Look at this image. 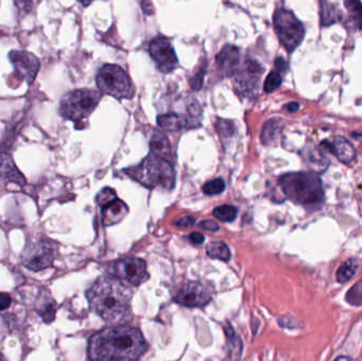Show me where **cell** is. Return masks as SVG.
Wrapping results in <instances>:
<instances>
[{"label":"cell","instance_id":"obj_1","mask_svg":"<svg viewBox=\"0 0 362 361\" xmlns=\"http://www.w3.org/2000/svg\"><path fill=\"white\" fill-rule=\"evenodd\" d=\"M146 350L148 343L137 329L110 326L91 337L88 357L90 361H137Z\"/></svg>","mask_w":362,"mask_h":361},{"label":"cell","instance_id":"obj_2","mask_svg":"<svg viewBox=\"0 0 362 361\" xmlns=\"http://www.w3.org/2000/svg\"><path fill=\"white\" fill-rule=\"evenodd\" d=\"M131 288L114 277L100 278L87 292L90 309L105 321L119 322L131 315Z\"/></svg>","mask_w":362,"mask_h":361},{"label":"cell","instance_id":"obj_3","mask_svg":"<svg viewBox=\"0 0 362 361\" xmlns=\"http://www.w3.org/2000/svg\"><path fill=\"white\" fill-rule=\"evenodd\" d=\"M279 182L287 199L298 205L314 210L319 209L325 201L322 182L314 172L285 174Z\"/></svg>","mask_w":362,"mask_h":361},{"label":"cell","instance_id":"obj_4","mask_svg":"<svg viewBox=\"0 0 362 361\" xmlns=\"http://www.w3.org/2000/svg\"><path fill=\"white\" fill-rule=\"evenodd\" d=\"M127 175L146 188L171 190L175 186V170L171 162L156 155H148L140 165L124 170Z\"/></svg>","mask_w":362,"mask_h":361},{"label":"cell","instance_id":"obj_5","mask_svg":"<svg viewBox=\"0 0 362 361\" xmlns=\"http://www.w3.org/2000/svg\"><path fill=\"white\" fill-rule=\"evenodd\" d=\"M102 93L93 89H78L68 93L59 104V114L68 120L87 118L101 101Z\"/></svg>","mask_w":362,"mask_h":361},{"label":"cell","instance_id":"obj_6","mask_svg":"<svg viewBox=\"0 0 362 361\" xmlns=\"http://www.w3.org/2000/svg\"><path fill=\"white\" fill-rule=\"evenodd\" d=\"M95 81L101 93L105 95L117 99H132L135 95V87L120 66L104 65L98 72Z\"/></svg>","mask_w":362,"mask_h":361},{"label":"cell","instance_id":"obj_7","mask_svg":"<svg viewBox=\"0 0 362 361\" xmlns=\"http://www.w3.org/2000/svg\"><path fill=\"white\" fill-rule=\"evenodd\" d=\"M274 30L281 44L289 53L293 52L303 42L305 29L303 23L291 11L279 8L274 16Z\"/></svg>","mask_w":362,"mask_h":361},{"label":"cell","instance_id":"obj_8","mask_svg":"<svg viewBox=\"0 0 362 361\" xmlns=\"http://www.w3.org/2000/svg\"><path fill=\"white\" fill-rule=\"evenodd\" d=\"M264 68L259 61L247 59L234 74L235 90L242 97H253L259 91Z\"/></svg>","mask_w":362,"mask_h":361},{"label":"cell","instance_id":"obj_9","mask_svg":"<svg viewBox=\"0 0 362 361\" xmlns=\"http://www.w3.org/2000/svg\"><path fill=\"white\" fill-rule=\"evenodd\" d=\"M57 256L54 245L48 239L30 244L23 250L21 261L30 271H40L52 266Z\"/></svg>","mask_w":362,"mask_h":361},{"label":"cell","instance_id":"obj_10","mask_svg":"<svg viewBox=\"0 0 362 361\" xmlns=\"http://www.w3.org/2000/svg\"><path fill=\"white\" fill-rule=\"evenodd\" d=\"M110 273L118 280H123L132 285H140L148 279L146 264L138 258H125L112 263Z\"/></svg>","mask_w":362,"mask_h":361},{"label":"cell","instance_id":"obj_11","mask_svg":"<svg viewBox=\"0 0 362 361\" xmlns=\"http://www.w3.org/2000/svg\"><path fill=\"white\" fill-rule=\"evenodd\" d=\"M213 290L200 282H187L181 286L176 296V302L187 307H202L212 300Z\"/></svg>","mask_w":362,"mask_h":361},{"label":"cell","instance_id":"obj_12","mask_svg":"<svg viewBox=\"0 0 362 361\" xmlns=\"http://www.w3.org/2000/svg\"><path fill=\"white\" fill-rule=\"evenodd\" d=\"M150 54L157 68L163 73H169L177 67V55L170 40L163 36H157L151 42Z\"/></svg>","mask_w":362,"mask_h":361},{"label":"cell","instance_id":"obj_13","mask_svg":"<svg viewBox=\"0 0 362 361\" xmlns=\"http://www.w3.org/2000/svg\"><path fill=\"white\" fill-rule=\"evenodd\" d=\"M10 61L16 70L17 76L25 78L31 85L40 71V63L37 57L27 51L14 50L8 54Z\"/></svg>","mask_w":362,"mask_h":361},{"label":"cell","instance_id":"obj_14","mask_svg":"<svg viewBox=\"0 0 362 361\" xmlns=\"http://www.w3.org/2000/svg\"><path fill=\"white\" fill-rule=\"evenodd\" d=\"M216 63L223 76H234L240 66V49L232 45L223 47L221 52L217 54Z\"/></svg>","mask_w":362,"mask_h":361},{"label":"cell","instance_id":"obj_15","mask_svg":"<svg viewBox=\"0 0 362 361\" xmlns=\"http://www.w3.org/2000/svg\"><path fill=\"white\" fill-rule=\"evenodd\" d=\"M321 148L329 150V153L337 157L342 163H350L356 158L357 150L349 140L344 137H337L333 141L325 140L321 142Z\"/></svg>","mask_w":362,"mask_h":361},{"label":"cell","instance_id":"obj_16","mask_svg":"<svg viewBox=\"0 0 362 361\" xmlns=\"http://www.w3.org/2000/svg\"><path fill=\"white\" fill-rule=\"evenodd\" d=\"M16 184L19 187L25 184V178L21 173L12 157L8 153H0V186Z\"/></svg>","mask_w":362,"mask_h":361},{"label":"cell","instance_id":"obj_17","mask_svg":"<svg viewBox=\"0 0 362 361\" xmlns=\"http://www.w3.org/2000/svg\"><path fill=\"white\" fill-rule=\"evenodd\" d=\"M127 213H129V208L125 205L124 201L116 199L102 207L103 224L106 227L119 224L121 220H124Z\"/></svg>","mask_w":362,"mask_h":361},{"label":"cell","instance_id":"obj_18","mask_svg":"<svg viewBox=\"0 0 362 361\" xmlns=\"http://www.w3.org/2000/svg\"><path fill=\"white\" fill-rule=\"evenodd\" d=\"M157 123L163 131L169 133H176L183 129H192L191 123L185 114H177V112H167V114H160L157 118Z\"/></svg>","mask_w":362,"mask_h":361},{"label":"cell","instance_id":"obj_19","mask_svg":"<svg viewBox=\"0 0 362 361\" xmlns=\"http://www.w3.org/2000/svg\"><path fill=\"white\" fill-rule=\"evenodd\" d=\"M150 148L153 155H156V156L171 162L172 158H173L171 143H170L167 136L161 133L160 131H153L152 137H151Z\"/></svg>","mask_w":362,"mask_h":361},{"label":"cell","instance_id":"obj_20","mask_svg":"<svg viewBox=\"0 0 362 361\" xmlns=\"http://www.w3.org/2000/svg\"><path fill=\"white\" fill-rule=\"evenodd\" d=\"M303 157L306 162L314 170V173L325 172L329 167V159L325 157L322 150H319L318 148H315V146L306 148L304 150Z\"/></svg>","mask_w":362,"mask_h":361},{"label":"cell","instance_id":"obj_21","mask_svg":"<svg viewBox=\"0 0 362 361\" xmlns=\"http://www.w3.org/2000/svg\"><path fill=\"white\" fill-rule=\"evenodd\" d=\"M36 311L47 324L54 320L57 314V303L48 294H40L36 302Z\"/></svg>","mask_w":362,"mask_h":361},{"label":"cell","instance_id":"obj_22","mask_svg":"<svg viewBox=\"0 0 362 361\" xmlns=\"http://www.w3.org/2000/svg\"><path fill=\"white\" fill-rule=\"evenodd\" d=\"M284 123L281 119H270L264 124L261 140L265 146H270L280 137Z\"/></svg>","mask_w":362,"mask_h":361},{"label":"cell","instance_id":"obj_23","mask_svg":"<svg viewBox=\"0 0 362 361\" xmlns=\"http://www.w3.org/2000/svg\"><path fill=\"white\" fill-rule=\"evenodd\" d=\"M344 6L348 8V19L346 27L354 31L362 30V4L357 0H348L344 2Z\"/></svg>","mask_w":362,"mask_h":361},{"label":"cell","instance_id":"obj_24","mask_svg":"<svg viewBox=\"0 0 362 361\" xmlns=\"http://www.w3.org/2000/svg\"><path fill=\"white\" fill-rule=\"evenodd\" d=\"M321 25L329 27L333 23L341 21L344 19V13L335 4L327 1L320 2Z\"/></svg>","mask_w":362,"mask_h":361},{"label":"cell","instance_id":"obj_25","mask_svg":"<svg viewBox=\"0 0 362 361\" xmlns=\"http://www.w3.org/2000/svg\"><path fill=\"white\" fill-rule=\"evenodd\" d=\"M206 254L210 258L225 261V262H228L231 259L229 247L223 242H214V243L209 244L206 247Z\"/></svg>","mask_w":362,"mask_h":361},{"label":"cell","instance_id":"obj_26","mask_svg":"<svg viewBox=\"0 0 362 361\" xmlns=\"http://www.w3.org/2000/svg\"><path fill=\"white\" fill-rule=\"evenodd\" d=\"M357 268H358V265L353 259L342 263L337 271V281L341 284L348 283L356 275Z\"/></svg>","mask_w":362,"mask_h":361},{"label":"cell","instance_id":"obj_27","mask_svg":"<svg viewBox=\"0 0 362 361\" xmlns=\"http://www.w3.org/2000/svg\"><path fill=\"white\" fill-rule=\"evenodd\" d=\"M213 215L221 222H233L238 216V209L231 205L219 206L213 211Z\"/></svg>","mask_w":362,"mask_h":361},{"label":"cell","instance_id":"obj_28","mask_svg":"<svg viewBox=\"0 0 362 361\" xmlns=\"http://www.w3.org/2000/svg\"><path fill=\"white\" fill-rule=\"evenodd\" d=\"M225 182L221 178H217V179L211 180V182H206L202 187V192L206 195H218L225 191Z\"/></svg>","mask_w":362,"mask_h":361},{"label":"cell","instance_id":"obj_29","mask_svg":"<svg viewBox=\"0 0 362 361\" xmlns=\"http://www.w3.org/2000/svg\"><path fill=\"white\" fill-rule=\"evenodd\" d=\"M216 129L223 139L231 138L232 136L235 135L236 133V129L235 126H234V123L230 120H223V119H218V120H217Z\"/></svg>","mask_w":362,"mask_h":361},{"label":"cell","instance_id":"obj_30","mask_svg":"<svg viewBox=\"0 0 362 361\" xmlns=\"http://www.w3.org/2000/svg\"><path fill=\"white\" fill-rule=\"evenodd\" d=\"M282 81L280 72H270L267 78H266L265 84H264V91L267 93H274V90H276L281 86Z\"/></svg>","mask_w":362,"mask_h":361},{"label":"cell","instance_id":"obj_31","mask_svg":"<svg viewBox=\"0 0 362 361\" xmlns=\"http://www.w3.org/2000/svg\"><path fill=\"white\" fill-rule=\"evenodd\" d=\"M346 301L350 303L351 305L354 307H361L362 305V280L361 281L357 282L350 290L346 297Z\"/></svg>","mask_w":362,"mask_h":361},{"label":"cell","instance_id":"obj_32","mask_svg":"<svg viewBox=\"0 0 362 361\" xmlns=\"http://www.w3.org/2000/svg\"><path fill=\"white\" fill-rule=\"evenodd\" d=\"M116 199L117 196L115 191L110 188H105L98 195L97 201L101 207H103L106 203H110V201H115Z\"/></svg>","mask_w":362,"mask_h":361},{"label":"cell","instance_id":"obj_33","mask_svg":"<svg viewBox=\"0 0 362 361\" xmlns=\"http://www.w3.org/2000/svg\"><path fill=\"white\" fill-rule=\"evenodd\" d=\"M204 72H206V67L204 66V67H200V69H198L197 73L189 81L191 87L194 90L202 88V84H204Z\"/></svg>","mask_w":362,"mask_h":361},{"label":"cell","instance_id":"obj_34","mask_svg":"<svg viewBox=\"0 0 362 361\" xmlns=\"http://www.w3.org/2000/svg\"><path fill=\"white\" fill-rule=\"evenodd\" d=\"M11 303H12V299L10 295L0 292V312L8 309L11 307Z\"/></svg>","mask_w":362,"mask_h":361},{"label":"cell","instance_id":"obj_35","mask_svg":"<svg viewBox=\"0 0 362 361\" xmlns=\"http://www.w3.org/2000/svg\"><path fill=\"white\" fill-rule=\"evenodd\" d=\"M195 222V218H194L193 216H183V218L177 220L176 225L180 227H183V228H187V227L194 226Z\"/></svg>","mask_w":362,"mask_h":361},{"label":"cell","instance_id":"obj_36","mask_svg":"<svg viewBox=\"0 0 362 361\" xmlns=\"http://www.w3.org/2000/svg\"><path fill=\"white\" fill-rule=\"evenodd\" d=\"M199 226L204 229V230L213 231V232L219 230L218 224L215 223L214 220H204V222L200 223Z\"/></svg>","mask_w":362,"mask_h":361},{"label":"cell","instance_id":"obj_37","mask_svg":"<svg viewBox=\"0 0 362 361\" xmlns=\"http://www.w3.org/2000/svg\"><path fill=\"white\" fill-rule=\"evenodd\" d=\"M189 239H191L192 243L195 244V245H202V244H204V237L202 233L193 232L189 235Z\"/></svg>","mask_w":362,"mask_h":361},{"label":"cell","instance_id":"obj_38","mask_svg":"<svg viewBox=\"0 0 362 361\" xmlns=\"http://www.w3.org/2000/svg\"><path fill=\"white\" fill-rule=\"evenodd\" d=\"M276 67L278 68L280 71H285L287 69V63L283 57H278L276 59Z\"/></svg>","mask_w":362,"mask_h":361},{"label":"cell","instance_id":"obj_39","mask_svg":"<svg viewBox=\"0 0 362 361\" xmlns=\"http://www.w3.org/2000/svg\"><path fill=\"white\" fill-rule=\"evenodd\" d=\"M285 110L288 112H296L299 110L300 104L298 102H291V103L286 104L284 106Z\"/></svg>","mask_w":362,"mask_h":361},{"label":"cell","instance_id":"obj_40","mask_svg":"<svg viewBox=\"0 0 362 361\" xmlns=\"http://www.w3.org/2000/svg\"><path fill=\"white\" fill-rule=\"evenodd\" d=\"M142 8H144V11L146 14L151 15L154 13V8H153L152 2H142Z\"/></svg>","mask_w":362,"mask_h":361},{"label":"cell","instance_id":"obj_41","mask_svg":"<svg viewBox=\"0 0 362 361\" xmlns=\"http://www.w3.org/2000/svg\"><path fill=\"white\" fill-rule=\"evenodd\" d=\"M335 361H353L350 357H346V356H340Z\"/></svg>","mask_w":362,"mask_h":361},{"label":"cell","instance_id":"obj_42","mask_svg":"<svg viewBox=\"0 0 362 361\" xmlns=\"http://www.w3.org/2000/svg\"><path fill=\"white\" fill-rule=\"evenodd\" d=\"M0 361H6L4 360V356H2L1 353H0Z\"/></svg>","mask_w":362,"mask_h":361},{"label":"cell","instance_id":"obj_43","mask_svg":"<svg viewBox=\"0 0 362 361\" xmlns=\"http://www.w3.org/2000/svg\"><path fill=\"white\" fill-rule=\"evenodd\" d=\"M82 4H84V6H89V4H90V2H82Z\"/></svg>","mask_w":362,"mask_h":361}]
</instances>
